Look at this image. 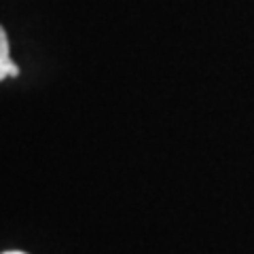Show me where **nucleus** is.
Listing matches in <instances>:
<instances>
[{
    "label": "nucleus",
    "mask_w": 254,
    "mask_h": 254,
    "mask_svg": "<svg viewBox=\"0 0 254 254\" xmlns=\"http://www.w3.org/2000/svg\"><path fill=\"white\" fill-rule=\"evenodd\" d=\"M6 76H19V68H17V64H13V60H11L6 32L0 28V81H4Z\"/></svg>",
    "instance_id": "nucleus-1"
},
{
    "label": "nucleus",
    "mask_w": 254,
    "mask_h": 254,
    "mask_svg": "<svg viewBox=\"0 0 254 254\" xmlns=\"http://www.w3.org/2000/svg\"><path fill=\"white\" fill-rule=\"evenodd\" d=\"M4 254H26V252H4Z\"/></svg>",
    "instance_id": "nucleus-2"
}]
</instances>
